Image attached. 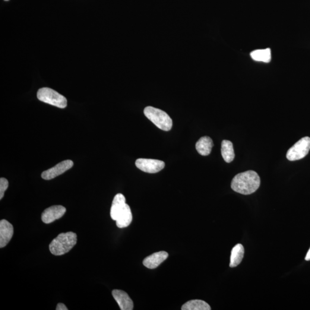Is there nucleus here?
Segmentation results:
<instances>
[{
    "instance_id": "f257e3e1",
    "label": "nucleus",
    "mask_w": 310,
    "mask_h": 310,
    "mask_svg": "<svg viewBox=\"0 0 310 310\" xmlns=\"http://www.w3.org/2000/svg\"><path fill=\"white\" fill-rule=\"evenodd\" d=\"M260 178L254 171H248L234 177L231 188L233 191L243 195H250L257 191L260 186Z\"/></svg>"
},
{
    "instance_id": "f03ea898",
    "label": "nucleus",
    "mask_w": 310,
    "mask_h": 310,
    "mask_svg": "<svg viewBox=\"0 0 310 310\" xmlns=\"http://www.w3.org/2000/svg\"><path fill=\"white\" fill-rule=\"evenodd\" d=\"M77 236L75 233H63L53 239L49 245L51 253L55 256H62L70 251L76 245Z\"/></svg>"
},
{
    "instance_id": "7ed1b4c3",
    "label": "nucleus",
    "mask_w": 310,
    "mask_h": 310,
    "mask_svg": "<svg viewBox=\"0 0 310 310\" xmlns=\"http://www.w3.org/2000/svg\"><path fill=\"white\" fill-rule=\"evenodd\" d=\"M144 113L148 120L161 130L169 131L172 129V120L163 110L153 106H147L144 109Z\"/></svg>"
},
{
    "instance_id": "20e7f679",
    "label": "nucleus",
    "mask_w": 310,
    "mask_h": 310,
    "mask_svg": "<svg viewBox=\"0 0 310 310\" xmlns=\"http://www.w3.org/2000/svg\"><path fill=\"white\" fill-rule=\"evenodd\" d=\"M37 99L43 103L64 109L68 105L66 98L54 90L48 87L40 88L37 93Z\"/></svg>"
},
{
    "instance_id": "39448f33",
    "label": "nucleus",
    "mask_w": 310,
    "mask_h": 310,
    "mask_svg": "<svg viewBox=\"0 0 310 310\" xmlns=\"http://www.w3.org/2000/svg\"><path fill=\"white\" fill-rule=\"evenodd\" d=\"M310 150V138L305 137L291 147L287 151L286 157L290 161H295L303 159Z\"/></svg>"
},
{
    "instance_id": "423d86ee",
    "label": "nucleus",
    "mask_w": 310,
    "mask_h": 310,
    "mask_svg": "<svg viewBox=\"0 0 310 310\" xmlns=\"http://www.w3.org/2000/svg\"><path fill=\"white\" fill-rule=\"evenodd\" d=\"M136 166L145 172L155 173L162 170L165 167V163L159 160L141 158L136 161Z\"/></svg>"
},
{
    "instance_id": "0eeeda50",
    "label": "nucleus",
    "mask_w": 310,
    "mask_h": 310,
    "mask_svg": "<svg viewBox=\"0 0 310 310\" xmlns=\"http://www.w3.org/2000/svg\"><path fill=\"white\" fill-rule=\"evenodd\" d=\"M74 165L73 161L70 160H66L56 164L55 167L51 168L42 173V178L45 180H51L56 178L62 173L67 172Z\"/></svg>"
},
{
    "instance_id": "6e6552de",
    "label": "nucleus",
    "mask_w": 310,
    "mask_h": 310,
    "mask_svg": "<svg viewBox=\"0 0 310 310\" xmlns=\"http://www.w3.org/2000/svg\"><path fill=\"white\" fill-rule=\"evenodd\" d=\"M66 211V208L61 205L52 206L46 208L42 214V220L44 223L49 224L62 218Z\"/></svg>"
},
{
    "instance_id": "1a4fd4ad",
    "label": "nucleus",
    "mask_w": 310,
    "mask_h": 310,
    "mask_svg": "<svg viewBox=\"0 0 310 310\" xmlns=\"http://www.w3.org/2000/svg\"><path fill=\"white\" fill-rule=\"evenodd\" d=\"M14 227L8 221H0V248H4L11 241L14 235Z\"/></svg>"
},
{
    "instance_id": "9d476101",
    "label": "nucleus",
    "mask_w": 310,
    "mask_h": 310,
    "mask_svg": "<svg viewBox=\"0 0 310 310\" xmlns=\"http://www.w3.org/2000/svg\"><path fill=\"white\" fill-rule=\"evenodd\" d=\"M112 295L121 310L134 309V302L128 294L124 291L114 290L112 292Z\"/></svg>"
},
{
    "instance_id": "9b49d317",
    "label": "nucleus",
    "mask_w": 310,
    "mask_h": 310,
    "mask_svg": "<svg viewBox=\"0 0 310 310\" xmlns=\"http://www.w3.org/2000/svg\"><path fill=\"white\" fill-rule=\"evenodd\" d=\"M168 257H169V254L166 252L160 251L154 253L144 259L143 265L147 268H156L165 261Z\"/></svg>"
},
{
    "instance_id": "f8f14e48",
    "label": "nucleus",
    "mask_w": 310,
    "mask_h": 310,
    "mask_svg": "<svg viewBox=\"0 0 310 310\" xmlns=\"http://www.w3.org/2000/svg\"><path fill=\"white\" fill-rule=\"evenodd\" d=\"M125 201V198L122 194H117L114 198L110 209V217L113 220L116 221L119 215L124 210L127 205Z\"/></svg>"
},
{
    "instance_id": "ddd939ff",
    "label": "nucleus",
    "mask_w": 310,
    "mask_h": 310,
    "mask_svg": "<svg viewBox=\"0 0 310 310\" xmlns=\"http://www.w3.org/2000/svg\"><path fill=\"white\" fill-rule=\"evenodd\" d=\"M213 145V140L210 137H204L199 139L196 143L195 147L202 156H207L211 153Z\"/></svg>"
},
{
    "instance_id": "4468645a",
    "label": "nucleus",
    "mask_w": 310,
    "mask_h": 310,
    "mask_svg": "<svg viewBox=\"0 0 310 310\" xmlns=\"http://www.w3.org/2000/svg\"><path fill=\"white\" fill-rule=\"evenodd\" d=\"M244 256V248L241 243H238L234 246L231 252L230 262L231 268L236 267L241 263Z\"/></svg>"
},
{
    "instance_id": "2eb2a0df",
    "label": "nucleus",
    "mask_w": 310,
    "mask_h": 310,
    "mask_svg": "<svg viewBox=\"0 0 310 310\" xmlns=\"http://www.w3.org/2000/svg\"><path fill=\"white\" fill-rule=\"evenodd\" d=\"M132 218L131 208L127 204L124 210L119 215L118 219L116 221L117 226L119 228H124V227H128L131 224Z\"/></svg>"
},
{
    "instance_id": "dca6fc26",
    "label": "nucleus",
    "mask_w": 310,
    "mask_h": 310,
    "mask_svg": "<svg viewBox=\"0 0 310 310\" xmlns=\"http://www.w3.org/2000/svg\"><path fill=\"white\" fill-rule=\"evenodd\" d=\"M221 154L226 163H231L235 159V154L232 142L223 140L221 144Z\"/></svg>"
},
{
    "instance_id": "f3484780",
    "label": "nucleus",
    "mask_w": 310,
    "mask_h": 310,
    "mask_svg": "<svg viewBox=\"0 0 310 310\" xmlns=\"http://www.w3.org/2000/svg\"><path fill=\"white\" fill-rule=\"evenodd\" d=\"M182 310H210L208 303L202 300H191L182 307Z\"/></svg>"
},
{
    "instance_id": "a211bd4d",
    "label": "nucleus",
    "mask_w": 310,
    "mask_h": 310,
    "mask_svg": "<svg viewBox=\"0 0 310 310\" xmlns=\"http://www.w3.org/2000/svg\"><path fill=\"white\" fill-rule=\"evenodd\" d=\"M251 56L255 61L269 63L271 61V51L270 49L255 50L251 53Z\"/></svg>"
},
{
    "instance_id": "6ab92c4d",
    "label": "nucleus",
    "mask_w": 310,
    "mask_h": 310,
    "mask_svg": "<svg viewBox=\"0 0 310 310\" xmlns=\"http://www.w3.org/2000/svg\"><path fill=\"white\" fill-rule=\"evenodd\" d=\"M9 183L7 179L4 178L0 179V199L4 196V193L8 188Z\"/></svg>"
},
{
    "instance_id": "aec40b11",
    "label": "nucleus",
    "mask_w": 310,
    "mask_h": 310,
    "mask_svg": "<svg viewBox=\"0 0 310 310\" xmlns=\"http://www.w3.org/2000/svg\"><path fill=\"white\" fill-rule=\"evenodd\" d=\"M56 310H68L67 307H66L63 303H59L56 306Z\"/></svg>"
},
{
    "instance_id": "412c9836",
    "label": "nucleus",
    "mask_w": 310,
    "mask_h": 310,
    "mask_svg": "<svg viewBox=\"0 0 310 310\" xmlns=\"http://www.w3.org/2000/svg\"><path fill=\"white\" fill-rule=\"evenodd\" d=\"M305 260L306 261H310V248L308 252V254H307L305 257Z\"/></svg>"
},
{
    "instance_id": "4be33fe9",
    "label": "nucleus",
    "mask_w": 310,
    "mask_h": 310,
    "mask_svg": "<svg viewBox=\"0 0 310 310\" xmlns=\"http://www.w3.org/2000/svg\"><path fill=\"white\" fill-rule=\"evenodd\" d=\"M5 1H8V0H5Z\"/></svg>"
}]
</instances>
